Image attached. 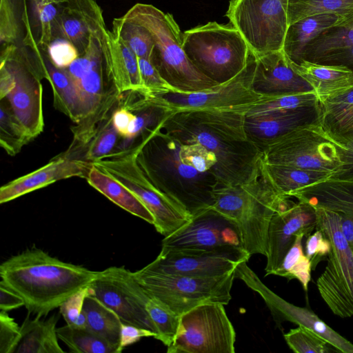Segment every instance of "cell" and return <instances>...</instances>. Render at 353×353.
<instances>
[{"mask_svg": "<svg viewBox=\"0 0 353 353\" xmlns=\"http://www.w3.org/2000/svg\"><path fill=\"white\" fill-rule=\"evenodd\" d=\"M137 161L149 181L190 217L212 208L219 185L215 156L160 128L138 143Z\"/></svg>", "mask_w": 353, "mask_h": 353, "instance_id": "cell-1", "label": "cell"}, {"mask_svg": "<svg viewBox=\"0 0 353 353\" xmlns=\"http://www.w3.org/2000/svg\"><path fill=\"white\" fill-rule=\"evenodd\" d=\"M245 114L236 110H175L160 129L186 143H198L216 159L219 185L248 181L258 172L261 150L245 130Z\"/></svg>", "mask_w": 353, "mask_h": 353, "instance_id": "cell-2", "label": "cell"}, {"mask_svg": "<svg viewBox=\"0 0 353 353\" xmlns=\"http://www.w3.org/2000/svg\"><path fill=\"white\" fill-rule=\"evenodd\" d=\"M97 273L31 248L1 264L0 283L23 298L28 313L41 318L89 286Z\"/></svg>", "mask_w": 353, "mask_h": 353, "instance_id": "cell-3", "label": "cell"}, {"mask_svg": "<svg viewBox=\"0 0 353 353\" xmlns=\"http://www.w3.org/2000/svg\"><path fill=\"white\" fill-rule=\"evenodd\" d=\"M279 192L265 174L261 163L254 177L237 185H218L212 208L237 225L244 249L265 256L269 225L274 214L294 202Z\"/></svg>", "mask_w": 353, "mask_h": 353, "instance_id": "cell-4", "label": "cell"}, {"mask_svg": "<svg viewBox=\"0 0 353 353\" xmlns=\"http://www.w3.org/2000/svg\"><path fill=\"white\" fill-rule=\"evenodd\" d=\"M125 14L152 34L154 46L150 60L173 91L197 92L219 85L188 59L183 49V33L171 14L152 5L137 3Z\"/></svg>", "mask_w": 353, "mask_h": 353, "instance_id": "cell-5", "label": "cell"}, {"mask_svg": "<svg viewBox=\"0 0 353 353\" xmlns=\"http://www.w3.org/2000/svg\"><path fill=\"white\" fill-rule=\"evenodd\" d=\"M183 49L191 63L218 84L238 75L247 65L251 54L235 27L215 21L184 32Z\"/></svg>", "mask_w": 353, "mask_h": 353, "instance_id": "cell-6", "label": "cell"}, {"mask_svg": "<svg viewBox=\"0 0 353 353\" xmlns=\"http://www.w3.org/2000/svg\"><path fill=\"white\" fill-rule=\"evenodd\" d=\"M83 1L1 0V44L46 51L62 16Z\"/></svg>", "mask_w": 353, "mask_h": 353, "instance_id": "cell-7", "label": "cell"}, {"mask_svg": "<svg viewBox=\"0 0 353 353\" xmlns=\"http://www.w3.org/2000/svg\"><path fill=\"white\" fill-rule=\"evenodd\" d=\"M0 70L13 79L14 88L5 98L32 139L44 128L43 88L46 78L40 54L24 47L5 46L1 51Z\"/></svg>", "mask_w": 353, "mask_h": 353, "instance_id": "cell-8", "label": "cell"}, {"mask_svg": "<svg viewBox=\"0 0 353 353\" xmlns=\"http://www.w3.org/2000/svg\"><path fill=\"white\" fill-rule=\"evenodd\" d=\"M138 143L114 150L92 164L122 183L145 205L154 219L156 230L169 236L190 219V216L157 190L146 178L137 161Z\"/></svg>", "mask_w": 353, "mask_h": 353, "instance_id": "cell-9", "label": "cell"}, {"mask_svg": "<svg viewBox=\"0 0 353 353\" xmlns=\"http://www.w3.org/2000/svg\"><path fill=\"white\" fill-rule=\"evenodd\" d=\"M134 274L150 296L156 298L179 316L205 303L228 305L236 278L235 270L211 277L157 274L142 269Z\"/></svg>", "mask_w": 353, "mask_h": 353, "instance_id": "cell-10", "label": "cell"}, {"mask_svg": "<svg viewBox=\"0 0 353 353\" xmlns=\"http://www.w3.org/2000/svg\"><path fill=\"white\" fill-rule=\"evenodd\" d=\"M316 229L330 241L327 263L316 285L319 294L333 312L341 318L353 316V252L341 229L338 213L314 208Z\"/></svg>", "mask_w": 353, "mask_h": 353, "instance_id": "cell-11", "label": "cell"}, {"mask_svg": "<svg viewBox=\"0 0 353 353\" xmlns=\"http://www.w3.org/2000/svg\"><path fill=\"white\" fill-rule=\"evenodd\" d=\"M345 148L333 141L320 124L299 128L267 145L263 162L330 174L343 164Z\"/></svg>", "mask_w": 353, "mask_h": 353, "instance_id": "cell-12", "label": "cell"}, {"mask_svg": "<svg viewBox=\"0 0 353 353\" xmlns=\"http://www.w3.org/2000/svg\"><path fill=\"white\" fill-rule=\"evenodd\" d=\"M223 304L199 305L179 317L168 353H234L236 333Z\"/></svg>", "mask_w": 353, "mask_h": 353, "instance_id": "cell-13", "label": "cell"}, {"mask_svg": "<svg viewBox=\"0 0 353 353\" xmlns=\"http://www.w3.org/2000/svg\"><path fill=\"white\" fill-rule=\"evenodd\" d=\"M288 0H230L226 16L255 55L282 50Z\"/></svg>", "mask_w": 353, "mask_h": 353, "instance_id": "cell-14", "label": "cell"}, {"mask_svg": "<svg viewBox=\"0 0 353 353\" xmlns=\"http://www.w3.org/2000/svg\"><path fill=\"white\" fill-rule=\"evenodd\" d=\"M89 287L91 294L113 310L122 323L157 334L146 309L150 296L138 282L134 272L124 266H111L98 271Z\"/></svg>", "mask_w": 353, "mask_h": 353, "instance_id": "cell-15", "label": "cell"}, {"mask_svg": "<svg viewBox=\"0 0 353 353\" xmlns=\"http://www.w3.org/2000/svg\"><path fill=\"white\" fill-rule=\"evenodd\" d=\"M250 256L240 248L213 250L161 248L157 257L141 269L163 274L218 276L233 271L241 263L248 262Z\"/></svg>", "mask_w": 353, "mask_h": 353, "instance_id": "cell-16", "label": "cell"}, {"mask_svg": "<svg viewBox=\"0 0 353 353\" xmlns=\"http://www.w3.org/2000/svg\"><path fill=\"white\" fill-rule=\"evenodd\" d=\"M244 248L240 231L230 218L212 208L192 216L173 234L162 240L163 249L213 250Z\"/></svg>", "mask_w": 353, "mask_h": 353, "instance_id": "cell-17", "label": "cell"}, {"mask_svg": "<svg viewBox=\"0 0 353 353\" xmlns=\"http://www.w3.org/2000/svg\"><path fill=\"white\" fill-rule=\"evenodd\" d=\"M235 276L260 295L278 326L284 321L303 326L325 340L336 352L353 353V344L351 342L309 309L293 305L272 291L247 265V262H242L236 266Z\"/></svg>", "mask_w": 353, "mask_h": 353, "instance_id": "cell-18", "label": "cell"}, {"mask_svg": "<svg viewBox=\"0 0 353 353\" xmlns=\"http://www.w3.org/2000/svg\"><path fill=\"white\" fill-rule=\"evenodd\" d=\"M254 54L251 51L245 68L230 81L212 88L191 93L169 91L154 94L175 110H233L254 103L261 97L251 87Z\"/></svg>", "mask_w": 353, "mask_h": 353, "instance_id": "cell-19", "label": "cell"}, {"mask_svg": "<svg viewBox=\"0 0 353 353\" xmlns=\"http://www.w3.org/2000/svg\"><path fill=\"white\" fill-rule=\"evenodd\" d=\"M317 227L315 208L309 203L299 201L275 213L269 225L265 276L273 274L285 255L301 234L307 237Z\"/></svg>", "mask_w": 353, "mask_h": 353, "instance_id": "cell-20", "label": "cell"}, {"mask_svg": "<svg viewBox=\"0 0 353 353\" xmlns=\"http://www.w3.org/2000/svg\"><path fill=\"white\" fill-rule=\"evenodd\" d=\"M251 87L261 97H272L313 91L298 74L283 50L254 54Z\"/></svg>", "mask_w": 353, "mask_h": 353, "instance_id": "cell-21", "label": "cell"}, {"mask_svg": "<svg viewBox=\"0 0 353 353\" xmlns=\"http://www.w3.org/2000/svg\"><path fill=\"white\" fill-rule=\"evenodd\" d=\"M320 124L319 103L297 108L245 115L249 139L262 150L268 144L299 128Z\"/></svg>", "mask_w": 353, "mask_h": 353, "instance_id": "cell-22", "label": "cell"}, {"mask_svg": "<svg viewBox=\"0 0 353 353\" xmlns=\"http://www.w3.org/2000/svg\"><path fill=\"white\" fill-rule=\"evenodd\" d=\"M92 163L70 159L61 153L47 164L3 185L0 188V203H7L57 181L79 176L85 179Z\"/></svg>", "mask_w": 353, "mask_h": 353, "instance_id": "cell-23", "label": "cell"}, {"mask_svg": "<svg viewBox=\"0 0 353 353\" xmlns=\"http://www.w3.org/2000/svg\"><path fill=\"white\" fill-rule=\"evenodd\" d=\"M103 53L108 79L120 95L143 90L138 57L108 30L103 37Z\"/></svg>", "mask_w": 353, "mask_h": 353, "instance_id": "cell-24", "label": "cell"}, {"mask_svg": "<svg viewBox=\"0 0 353 353\" xmlns=\"http://www.w3.org/2000/svg\"><path fill=\"white\" fill-rule=\"evenodd\" d=\"M106 30L101 7L95 0H84L62 16L56 39L69 40L81 55L87 50L91 38Z\"/></svg>", "mask_w": 353, "mask_h": 353, "instance_id": "cell-25", "label": "cell"}, {"mask_svg": "<svg viewBox=\"0 0 353 353\" xmlns=\"http://www.w3.org/2000/svg\"><path fill=\"white\" fill-rule=\"evenodd\" d=\"M290 62L296 72L312 88L319 102L353 87V70L345 65L307 60Z\"/></svg>", "mask_w": 353, "mask_h": 353, "instance_id": "cell-26", "label": "cell"}, {"mask_svg": "<svg viewBox=\"0 0 353 353\" xmlns=\"http://www.w3.org/2000/svg\"><path fill=\"white\" fill-rule=\"evenodd\" d=\"M320 125L345 150L353 144V87L319 102Z\"/></svg>", "mask_w": 353, "mask_h": 353, "instance_id": "cell-27", "label": "cell"}, {"mask_svg": "<svg viewBox=\"0 0 353 353\" xmlns=\"http://www.w3.org/2000/svg\"><path fill=\"white\" fill-rule=\"evenodd\" d=\"M290 196L314 208L353 216V181L328 179L301 188Z\"/></svg>", "mask_w": 353, "mask_h": 353, "instance_id": "cell-28", "label": "cell"}, {"mask_svg": "<svg viewBox=\"0 0 353 353\" xmlns=\"http://www.w3.org/2000/svg\"><path fill=\"white\" fill-rule=\"evenodd\" d=\"M347 23L345 19L324 14L302 19L288 26L282 50L292 62L299 63L307 45L325 30Z\"/></svg>", "mask_w": 353, "mask_h": 353, "instance_id": "cell-29", "label": "cell"}, {"mask_svg": "<svg viewBox=\"0 0 353 353\" xmlns=\"http://www.w3.org/2000/svg\"><path fill=\"white\" fill-rule=\"evenodd\" d=\"M46 79L52 89L54 108L74 123L83 118L82 103L77 84L65 69L58 68L50 61L46 51H42Z\"/></svg>", "mask_w": 353, "mask_h": 353, "instance_id": "cell-30", "label": "cell"}, {"mask_svg": "<svg viewBox=\"0 0 353 353\" xmlns=\"http://www.w3.org/2000/svg\"><path fill=\"white\" fill-rule=\"evenodd\" d=\"M27 315L21 326V337L14 353H63L59 343L57 324L59 319L53 314L47 320Z\"/></svg>", "mask_w": 353, "mask_h": 353, "instance_id": "cell-31", "label": "cell"}, {"mask_svg": "<svg viewBox=\"0 0 353 353\" xmlns=\"http://www.w3.org/2000/svg\"><path fill=\"white\" fill-rule=\"evenodd\" d=\"M85 179L90 185L114 203L130 214L154 225V219L145 205L130 190L113 177L92 164Z\"/></svg>", "mask_w": 353, "mask_h": 353, "instance_id": "cell-32", "label": "cell"}, {"mask_svg": "<svg viewBox=\"0 0 353 353\" xmlns=\"http://www.w3.org/2000/svg\"><path fill=\"white\" fill-rule=\"evenodd\" d=\"M263 169L275 188L289 196L294 192L330 178L325 172L304 170L296 167L267 163L261 159Z\"/></svg>", "mask_w": 353, "mask_h": 353, "instance_id": "cell-33", "label": "cell"}, {"mask_svg": "<svg viewBox=\"0 0 353 353\" xmlns=\"http://www.w3.org/2000/svg\"><path fill=\"white\" fill-rule=\"evenodd\" d=\"M83 311L87 327L119 349L122 322L113 310L91 294V290L85 299Z\"/></svg>", "mask_w": 353, "mask_h": 353, "instance_id": "cell-34", "label": "cell"}, {"mask_svg": "<svg viewBox=\"0 0 353 353\" xmlns=\"http://www.w3.org/2000/svg\"><path fill=\"white\" fill-rule=\"evenodd\" d=\"M288 26L302 19L318 14H334L353 21V0H288Z\"/></svg>", "mask_w": 353, "mask_h": 353, "instance_id": "cell-35", "label": "cell"}, {"mask_svg": "<svg viewBox=\"0 0 353 353\" xmlns=\"http://www.w3.org/2000/svg\"><path fill=\"white\" fill-rule=\"evenodd\" d=\"M352 46L353 21L323 32L307 45L301 61L317 62L332 52Z\"/></svg>", "mask_w": 353, "mask_h": 353, "instance_id": "cell-36", "label": "cell"}, {"mask_svg": "<svg viewBox=\"0 0 353 353\" xmlns=\"http://www.w3.org/2000/svg\"><path fill=\"white\" fill-rule=\"evenodd\" d=\"M112 32L138 57L150 59L154 43L152 34L144 26L124 14L113 20Z\"/></svg>", "mask_w": 353, "mask_h": 353, "instance_id": "cell-37", "label": "cell"}, {"mask_svg": "<svg viewBox=\"0 0 353 353\" xmlns=\"http://www.w3.org/2000/svg\"><path fill=\"white\" fill-rule=\"evenodd\" d=\"M59 339L70 352L76 353H119L118 347L88 327H74L66 324L57 329Z\"/></svg>", "mask_w": 353, "mask_h": 353, "instance_id": "cell-38", "label": "cell"}, {"mask_svg": "<svg viewBox=\"0 0 353 353\" xmlns=\"http://www.w3.org/2000/svg\"><path fill=\"white\" fill-rule=\"evenodd\" d=\"M319 103L315 92H306L272 97H261L257 101L234 110L245 116L258 115L267 112L285 110Z\"/></svg>", "mask_w": 353, "mask_h": 353, "instance_id": "cell-39", "label": "cell"}, {"mask_svg": "<svg viewBox=\"0 0 353 353\" xmlns=\"http://www.w3.org/2000/svg\"><path fill=\"white\" fill-rule=\"evenodd\" d=\"M0 110V145L8 155L14 156L32 139L6 99H1Z\"/></svg>", "mask_w": 353, "mask_h": 353, "instance_id": "cell-40", "label": "cell"}, {"mask_svg": "<svg viewBox=\"0 0 353 353\" xmlns=\"http://www.w3.org/2000/svg\"><path fill=\"white\" fill-rule=\"evenodd\" d=\"M146 309L157 330V335L155 339L168 347L176 336L180 316L160 301L151 296L147 303Z\"/></svg>", "mask_w": 353, "mask_h": 353, "instance_id": "cell-41", "label": "cell"}, {"mask_svg": "<svg viewBox=\"0 0 353 353\" xmlns=\"http://www.w3.org/2000/svg\"><path fill=\"white\" fill-rule=\"evenodd\" d=\"M113 113L100 125L86 147L83 160L93 163L114 150L121 136L113 124Z\"/></svg>", "mask_w": 353, "mask_h": 353, "instance_id": "cell-42", "label": "cell"}, {"mask_svg": "<svg viewBox=\"0 0 353 353\" xmlns=\"http://www.w3.org/2000/svg\"><path fill=\"white\" fill-rule=\"evenodd\" d=\"M289 347L296 353H330L336 350L309 329L299 325L283 334Z\"/></svg>", "mask_w": 353, "mask_h": 353, "instance_id": "cell-43", "label": "cell"}, {"mask_svg": "<svg viewBox=\"0 0 353 353\" xmlns=\"http://www.w3.org/2000/svg\"><path fill=\"white\" fill-rule=\"evenodd\" d=\"M89 286L84 288L70 296L59 308L66 324L74 327H87L83 305L90 294Z\"/></svg>", "mask_w": 353, "mask_h": 353, "instance_id": "cell-44", "label": "cell"}, {"mask_svg": "<svg viewBox=\"0 0 353 353\" xmlns=\"http://www.w3.org/2000/svg\"><path fill=\"white\" fill-rule=\"evenodd\" d=\"M138 63L142 88L148 94L154 95L173 91L150 59L138 57Z\"/></svg>", "mask_w": 353, "mask_h": 353, "instance_id": "cell-45", "label": "cell"}, {"mask_svg": "<svg viewBox=\"0 0 353 353\" xmlns=\"http://www.w3.org/2000/svg\"><path fill=\"white\" fill-rule=\"evenodd\" d=\"M52 63L58 68L65 69L79 56L76 46L69 40L57 38L52 41L46 50Z\"/></svg>", "mask_w": 353, "mask_h": 353, "instance_id": "cell-46", "label": "cell"}, {"mask_svg": "<svg viewBox=\"0 0 353 353\" xmlns=\"http://www.w3.org/2000/svg\"><path fill=\"white\" fill-rule=\"evenodd\" d=\"M21 337V327L8 312H0V353H14Z\"/></svg>", "mask_w": 353, "mask_h": 353, "instance_id": "cell-47", "label": "cell"}, {"mask_svg": "<svg viewBox=\"0 0 353 353\" xmlns=\"http://www.w3.org/2000/svg\"><path fill=\"white\" fill-rule=\"evenodd\" d=\"M330 250V240L320 230L316 229L307 236L305 254L311 263L312 270H315L318 264L328 256Z\"/></svg>", "mask_w": 353, "mask_h": 353, "instance_id": "cell-48", "label": "cell"}, {"mask_svg": "<svg viewBox=\"0 0 353 353\" xmlns=\"http://www.w3.org/2000/svg\"><path fill=\"white\" fill-rule=\"evenodd\" d=\"M305 237L304 234L298 235L292 246L285 255L280 266L274 271V275L283 276L288 279L292 268L305 255L303 252L302 241Z\"/></svg>", "mask_w": 353, "mask_h": 353, "instance_id": "cell-49", "label": "cell"}, {"mask_svg": "<svg viewBox=\"0 0 353 353\" xmlns=\"http://www.w3.org/2000/svg\"><path fill=\"white\" fill-rule=\"evenodd\" d=\"M157 336V334L149 330L122 323L119 352L121 353L126 347L139 341L143 337Z\"/></svg>", "mask_w": 353, "mask_h": 353, "instance_id": "cell-50", "label": "cell"}, {"mask_svg": "<svg viewBox=\"0 0 353 353\" xmlns=\"http://www.w3.org/2000/svg\"><path fill=\"white\" fill-rule=\"evenodd\" d=\"M343 164L330 179L353 181V144L350 145L342 152Z\"/></svg>", "mask_w": 353, "mask_h": 353, "instance_id": "cell-51", "label": "cell"}, {"mask_svg": "<svg viewBox=\"0 0 353 353\" xmlns=\"http://www.w3.org/2000/svg\"><path fill=\"white\" fill-rule=\"evenodd\" d=\"M25 305L24 300L18 294L0 283V309L9 312Z\"/></svg>", "mask_w": 353, "mask_h": 353, "instance_id": "cell-52", "label": "cell"}, {"mask_svg": "<svg viewBox=\"0 0 353 353\" xmlns=\"http://www.w3.org/2000/svg\"><path fill=\"white\" fill-rule=\"evenodd\" d=\"M316 63L343 65L353 70V46L332 52Z\"/></svg>", "mask_w": 353, "mask_h": 353, "instance_id": "cell-53", "label": "cell"}, {"mask_svg": "<svg viewBox=\"0 0 353 353\" xmlns=\"http://www.w3.org/2000/svg\"><path fill=\"white\" fill-rule=\"evenodd\" d=\"M134 116L132 112L119 104L114 110L112 115L113 124L121 137H127L129 125Z\"/></svg>", "mask_w": 353, "mask_h": 353, "instance_id": "cell-54", "label": "cell"}, {"mask_svg": "<svg viewBox=\"0 0 353 353\" xmlns=\"http://www.w3.org/2000/svg\"><path fill=\"white\" fill-rule=\"evenodd\" d=\"M338 214L340 216L341 229L343 234L352 247L353 245V216L341 213Z\"/></svg>", "mask_w": 353, "mask_h": 353, "instance_id": "cell-55", "label": "cell"}, {"mask_svg": "<svg viewBox=\"0 0 353 353\" xmlns=\"http://www.w3.org/2000/svg\"><path fill=\"white\" fill-rule=\"evenodd\" d=\"M352 248V252H353V245L351 247Z\"/></svg>", "mask_w": 353, "mask_h": 353, "instance_id": "cell-56", "label": "cell"}]
</instances>
